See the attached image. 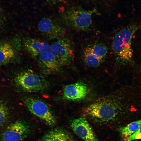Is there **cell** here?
<instances>
[{
  "instance_id": "6da1fadb",
  "label": "cell",
  "mask_w": 141,
  "mask_h": 141,
  "mask_svg": "<svg viewBox=\"0 0 141 141\" xmlns=\"http://www.w3.org/2000/svg\"><path fill=\"white\" fill-rule=\"evenodd\" d=\"M141 110V94L133 85L122 86L86 106L83 112L96 122L114 121L123 115Z\"/></svg>"
},
{
  "instance_id": "7a4b0ae2",
  "label": "cell",
  "mask_w": 141,
  "mask_h": 141,
  "mask_svg": "<svg viewBox=\"0 0 141 141\" xmlns=\"http://www.w3.org/2000/svg\"><path fill=\"white\" fill-rule=\"evenodd\" d=\"M141 26V25H133L127 26L120 30L115 36L112 48L118 62L124 63L131 61L133 56L132 38Z\"/></svg>"
},
{
  "instance_id": "3957f363",
  "label": "cell",
  "mask_w": 141,
  "mask_h": 141,
  "mask_svg": "<svg viewBox=\"0 0 141 141\" xmlns=\"http://www.w3.org/2000/svg\"><path fill=\"white\" fill-rule=\"evenodd\" d=\"M97 11L95 8L87 10L80 7H72L64 11L62 19L70 27L80 31L88 30L92 24V15Z\"/></svg>"
},
{
  "instance_id": "277c9868",
  "label": "cell",
  "mask_w": 141,
  "mask_h": 141,
  "mask_svg": "<svg viewBox=\"0 0 141 141\" xmlns=\"http://www.w3.org/2000/svg\"><path fill=\"white\" fill-rule=\"evenodd\" d=\"M14 81L21 90L28 92H37L47 89L49 83L42 75L31 70H25L16 75Z\"/></svg>"
},
{
  "instance_id": "5b68a950",
  "label": "cell",
  "mask_w": 141,
  "mask_h": 141,
  "mask_svg": "<svg viewBox=\"0 0 141 141\" xmlns=\"http://www.w3.org/2000/svg\"><path fill=\"white\" fill-rule=\"evenodd\" d=\"M50 51L61 67L68 65L74 60V51L70 40L64 36L57 39L50 45Z\"/></svg>"
},
{
  "instance_id": "8992f818",
  "label": "cell",
  "mask_w": 141,
  "mask_h": 141,
  "mask_svg": "<svg viewBox=\"0 0 141 141\" xmlns=\"http://www.w3.org/2000/svg\"><path fill=\"white\" fill-rule=\"evenodd\" d=\"M24 103L30 112L48 125L53 126L56 123L55 116L44 102L34 98L28 97L24 99Z\"/></svg>"
},
{
  "instance_id": "52a82bcc",
  "label": "cell",
  "mask_w": 141,
  "mask_h": 141,
  "mask_svg": "<svg viewBox=\"0 0 141 141\" xmlns=\"http://www.w3.org/2000/svg\"><path fill=\"white\" fill-rule=\"evenodd\" d=\"M30 131V127L26 123L17 121L8 126L0 133V141H23Z\"/></svg>"
},
{
  "instance_id": "ba28073f",
  "label": "cell",
  "mask_w": 141,
  "mask_h": 141,
  "mask_svg": "<svg viewBox=\"0 0 141 141\" xmlns=\"http://www.w3.org/2000/svg\"><path fill=\"white\" fill-rule=\"evenodd\" d=\"M39 31L49 39H58L64 36L66 33L64 28L58 22L48 17H44L38 25Z\"/></svg>"
},
{
  "instance_id": "9c48e42d",
  "label": "cell",
  "mask_w": 141,
  "mask_h": 141,
  "mask_svg": "<svg viewBox=\"0 0 141 141\" xmlns=\"http://www.w3.org/2000/svg\"><path fill=\"white\" fill-rule=\"evenodd\" d=\"M71 127L74 133L84 141H98L85 118L74 119Z\"/></svg>"
},
{
  "instance_id": "30bf717a",
  "label": "cell",
  "mask_w": 141,
  "mask_h": 141,
  "mask_svg": "<svg viewBox=\"0 0 141 141\" xmlns=\"http://www.w3.org/2000/svg\"><path fill=\"white\" fill-rule=\"evenodd\" d=\"M86 85L81 82L68 84L64 86L63 90V96L66 100L77 101L83 99L88 93Z\"/></svg>"
},
{
  "instance_id": "8fae6325",
  "label": "cell",
  "mask_w": 141,
  "mask_h": 141,
  "mask_svg": "<svg viewBox=\"0 0 141 141\" xmlns=\"http://www.w3.org/2000/svg\"><path fill=\"white\" fill-rule=\"evenodd\" d=\"M23 44L26 51L34 58L43 52L50 51V45L47 42L29 37L24 39Z\"/></svg>"
},
{
  "instance_id": "7c38bea8",
  "label": "cell",
  "mask_w": 141,
  "mask_h": 141,
  "mask_svg": "<svg viewBox=\"0 0 141 141\" xmlns=\"http://www.w3.org/2000/svg\"><path fill=\"white\" fill-rule=\"evenodd\" d=\"M37 58L39 66L45 73L57 72L61 67L55 57L50 51L42 53Z\"/></svg>"
},
{
  "instance_id": "4fadbf2b",
  "label": "cell",
  "mask_w": 141,
  "mask_h": 141,
  "mask_svg": "<svg viewBox=\"0 0 141 141\" xmlns=\"http://www.w3.org/2000/svg\"><path fill=\"white\" fill-rule=\"evenodd\" d=\"M16 50L12 43L5 40H0V65L9 63L16 56Z\"/></svg>"
},
{
  "instance_id": "5bb4252c",
  "label": "cell",
  "mask_w": 141,
  "mask_h": 141,
  "mask_svg": "<svg viewBox=\"0 0 141 141\" xmlns=\"http://www.w3.org/2000/svg\"><path fill=\"white\" fill-rule=\"evenodd\" d=\"M40 141H74L66 131L56 128L50 131L43 136Z\"/></svg>"
},
{
  "instance_id": "9a60e30c",
  "label": "cell",
  "mask_w": 141,
  "mask_h": 141,
  "mask_svg": "<svg viewBox=\"0 0 141 141\" xmlns=\"http://www.w3.org/2000/svg\"><path fill=\"white\" fill-rule=\"evenodd\" d=\"M86 48L93 56L102 61L108 52L107 46L102 43L93 44Z\"/></svg>"
},
{
  "instance_id": "2e32d148",
  "label": "cell",
  "mask_w": 141,
  "mask_h": 141,
  "mask_svg": "<svg viewBox=\"0 0 141 141\" xmlns=\"http://www.w3.org/2000/svg\"><path fill=\"white\" fill-rule=\"evenodd\" d=\"M141 126V119L120 128L119 131L122 137L125 139L136 132Z\"/></svg>"
},
{
  "instance_id": "e0dca14e",
  "label": "cell",
  "mask_w": 141,
  "mask_h": 141,
  "mask_svg": "<svg viewBox=\"0 0 141 141\" xmlns=\"http://www.w3.org/2000/svg\"><path fill=\"white\" fill-rule=\"evenodd\" d=\"M9 115V110L7 105L3 102L0 101V128L7 122Z\"/></svg>"
},
{
  "instance_id": "ac0fdd59",
  "label": "cell",
  "mask_w": 141,
  "mask_h": 141,
  "mask_svg": "<svg viewBox=\"0 0 141 141\" xmlns=\"http://www.w3.org/2000/svg\"><path fill=\"white\" fill-rule=\"evenodd\" d=\"M140 139H141V126L136 132L124 139L125 141H131Z\"/></svg>"
},
{
  "instance_id": "d6986e66",
  "label": "cell",
  "mask_w": 141,
  "mask_h": 141,
  "mask_svg": "<svg viewBox=\"0 0 141 141\" xmlns=\"http://www.w3.org/2000/svg\"><path fill=\"white\" fill-rule=\"evenodd\" d=\"M4 15L3 11L0 8V28L3 24Z\"/></svg>"
},
{
  "instance_id": "ffe728a7",
  "label": "cell",
  "mask_w": 141,
  "mask_h": 141,
  "mask_svg": "<svg viewBox=\"0 0 141 141\" xmlns=\"http://www.w3.org/2000/svg\"><path fill=\"white\" fill-rule=\"evenodd\" d=\"M53 2H62L64 0H52Z\"/></svg>"
},
{
  "instance_id": "44dd1931",
  "label": "cell",
  "mask_w": 141,
  "mask_h": 141,
  "mask_svg": "<svg viewBox=\"0 0 141 141\" xmlns=\"http://www.w3.org/2000/svg\"><path fill=\"white\" fill-rule=\"evenodd\" d=\"M140 70L141 72V66H140Z\"/></svg>"
}]
</instances>
